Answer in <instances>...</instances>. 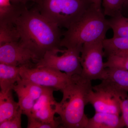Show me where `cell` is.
I'll return each instance as SVG.
<instances>
[{
  "instance_id": "cell-1",
  "label": "cell",
  "mask_w": 128,
  "mask_h": 128,
  "mask_svg": "<svg viewBox=\"0 0 128 128\" xmlns=\"http://www.w3.org/2000/svg\"><path fill=\"white\" fill-rule=\"evenodd\" d=\"M12 4L0 17V44L16 42L41 58L46 52L60 48L63 36L60 27L43 16L38 8L28 9L26 3Z\"/></svg>"
},
{
  "instance_id": "cell-2",
  "label": "cell",
  "mask_w": 128,
  "mask_h": 128,
  "mask_svg": "<svg viewBox=\"0 0 128 128\" xmlns=\"http://www.w3.org/2000/svg\"><path fill=\"white\" fill-rule=\"evenodd\" d=\"M92 89L91 81L81 75L73 76L62 92L63 98L58 102L56 114L64 128H86L89 118L85 113Z\"/></svg>"
},
{
  "instance_id": "cell-3",
  "label": "cell",
  "mask_w": 128,
  "mask_h": 128,
  "mask_svg": "<svg viewBox=\"0 0 128 128\" xmlns=\"http://www.w3.org/2000/svg\"><path fill=\"white\" fill-rule=\"evenodd\" d=\"M105 16L102 9L91 5L79 20L63 34L60 47L82 48L85 44L105 39L110 28Z\"/></svg>"
},
{
  "instance_id": "cell-4",
  "label": "cell",
  "mask_w": 128,
  "mask_h": 128,
  "mask_svg": "<svg viewBox=\"0 0 128 128\" xmlns=\"http://www.w3.org/2000/svg\"><path fill=\"white\" fill-rule=\"evenodd\" d=\"M41 14L59 27L68 29L91 6L86 0H39Z\"/></svg>"
},
{
  "instance_id": "cell-5",
  "label": "cell",
  "mask_w": 128,
  "mask_h": 128,
  "mask_svg": "<svg viewBox=\"0 0 128 128\" xmlns=\"http://www.w3.org/2000/svg\"><path fill=\"white\" fill-rule=\"evenodd\" d=\"M81 49L77 48H66L62 50L61 54H60V48L49 50L37 60L34 66L52 68L70 76L81 75L82 70L80 60Z\"/></svg>"
},
{
  "instance_id": "cell-6",
  "label": "cell",
  "mask_w": 128,
  "mask_h": 128,
  "mask_svg": "<svg viewBox=\"0 0 128 128\" xmlns=\"http://www.w3.org/2000/svg\"><path fill=\"white\" fill-rule=\"evenodd\" d=\"M100 40L82 45L80 53L82 70L81 75L88 80H102L106 75L103 58L104 56L103 41Z\"/></svg>"
},
{
  "instance_id": "cell-7",
  "label": "cell",
  "mask_w": 128,
  "mask_h": 128,
  "mask_svg": "<svg viewBox=\"0 0 128 128\" xmlns=\"http://www.w3.org/2000/svg\"><path fill=\"white\" fill-rule=\"evenodd\" d=\"M21 78L45 87L61 92L68 84L72 76L62 72L46 67L20 66Z\"/></svg>"
},
{
  "instance_id": "cell-8",
  "label": "cell",
  "mask_w": 128,
  "mask_h": 128,
  "mask_svg": "<svg viewBox=\"0 0 128 128\" xmlns=\"http://www.w3.org/2000/svg\"><path fill=\"white\" fill-rule=\"evenodd\" d=\"M54 90L51 88H45L43 93L36 101L32 111L26 116L28 118L50 124L56 128L61 126L59 119L57 120L54 119V114L56 113L58 105V102L54 97Z\"/></svg>"
},
{
  "instance_id": "cell-9",
  "label": "cell",
  "mask_w": 128,
  "mask_h": 128,
  "mask_svg": "<svg viewBox=\"0 0 128 128\" xmlns=\"http://www.w3.org/2000/svg\"><path fill=\"white\" fill-rule=\"evenodd\" d=\"M38 60L31 50L18 43L0 44V63L16 66H33Z\"/></svg>"
},
{
  "instance_id": "cell-10",
  "label": "cell",
  "mask_w": 128,
  "mask_h": 128,
  "mask_svg": "<svg viewBox=\"0 0 128 128\" xmlns=\"http://www.w3.org/2000/svg\"><path fill=\"white\" fill-rule=\"evenodd\" d=\"M89 102L93 106L96 112L119 115L121 114L118 98L102 82L92 86L89 95Z\"/></svg>"
},
{
  "instance_id": "cell-11",
  "label": "cell",
  "mask_w": 128,
  "mask_h": 128,
  "mask_svg": "<svg viewBox=\"0 0 128 128\" xmlns=\"http://www.w3.org/2000/svg\"><path fill=\"white\" fill-rule=\"evenodd\" d=\"M125 127L121 116L96 112L93 117L89 118L86 128H122Z\"/></svg>"
},
{
  "instance_id": "cell-12",
  "label": "cell",
  "mask_w": 128,
  "mask_h": 128,
  "mask_svg": "<svg viewBox=\"0 0 128 128\" xmlns=\"http://www.w3.org/2000/svg\"><path fill=\"white\" fill-rule=\"evenodd\" d=\"M21 79L20 66L0 63V86L1 91L13 90L14 86Z\"/></svg>"
},
{
  "instance_id": "cell-13",
  "label": "cell",
  "mask_w": 128,
  "mask_h": 128,
  "mask_svg": "<svg viewBox=\"0 0 128 128\" xmlns=\"http://www.w3.org/2000/svg\"><path fill=\"white\" fill-rule=\"evenodd\" d=\"M12 90L0 92V123L16 115L21 108L14 100Z\"/></svg>"
},
{
  "instance_id": "cell-14",
  "label": "cell",
  "mask_w": 128,
  "mask_h": 128,
  "mask_svg": "<svg viewBox=\"0 0 128 128\" xmlns=\"http://www.w3.org/2000/svg\"><path fill=\"white\" fill-rule=\"evenodd\" d=\"M106 86L114 94L119 101L121 112V117L125 127L128 128V92L105 80L104 82Z\"/></svg>"
},
{
  "instance_id": "cell-15",
  "label": "cell",
  "mask_w": 128,
  "mask_h": 128,
  "mask_svg": "<svg viewBox=\"0 0 128 128\" xmlns=\"http://www.w3.org/2000/svg\"><path fill=\"white\" fill-rule=\"evenodd\" d=\"M104 56L128 53V38L113 37L103 41Z\"/></svg>"
},
{
  "instance_id": "cell-16",
  "label": "cell",
  "mask_w": 128,
  "mask_h": 128,
  "mask_svg": "<svg viewBox=\"0 0 128 128\" xmlns=\"http://www.w3.org/2000/svg\"><path fill=\"white\" fill-rule=\"evenodd\" d=\"M118 87L128 92V70L106 68L105 78Z\"/></svg>"
},
{
  "instance_id": "cell-17",
  "label": "cell",
  "mask_w": 128,
  "mask_h": 128,
  "mask_svg": "<svg viewBox=\"0 0 128 128\" xmlns=\"http://www.w3.org/2000/svg\"><path fill=\"white\" fill-rule=\"evenodd\" d=\"M108 21L113 32V37L128 38V18L124 16L121 13Z\"/></svg>"
},
{
  "instance_id": "cell-18",
  "label": "cell",
  "mask_w": 128,
  "mask_h": 128,
  "mask_svg": "<svg viewBox=\"0 0 128 128\" xmlns=\"http://www.w3.org/2000/svg\"><path fill=\"white\" fill-rule=\"evenodd\" d=\"M13 90L18 97V102L22 110V114L27 116L32 111L36 101L18 83L14 86Z\"/></svg>"
},
{
  "instance_id": "cell-19",
  "label": "cell",
  "mask_w": 128,
  "mask_h": 128,
  "mask_svg": "<svg viewBox=\"0 0 128 128\" xmlns=\"http://www.w3.org/2000/svg\"><path fill=\"white\" fill-rule=\"evenodd\" d=\"M104 62L105 68H114L128 70V53H120L108 56Z\"/></svg>"
},
{
  "instance_id": "cell-20",
  "label": "cell",
  "mask_w": 128,
  "mask_h": 128,
  "mask_svg": "<svg viewBox=\"0 0 128 128\" xmlns=\"http://www.w3.org/2000/svg\"><path fill=\"white\" fill-rule=\"evenodd\" d=\"M17 83L20 85L35 101L41 96L46 88L22 78Z\"/></svg>"
},
{
  "instance_id": "cell-21",
  "label": "cell",
  "mask_w": 128,
  "mask_h": 128,
  "mask_svg": "<svg viewBox=\"0 0 128 128\" xmlns=\"http://www.w3.org/2000/svg\"><path fill=\"white\" fill-rule=\"evenodd\" d=\"M124 0H102L104 13L112 17L121 14Z\"/></svg>"
},
{
  "instance_id": "cell-22",
  "label": "cell",
  "mask_w": 128,
  "mask_h": 128,
  "mask_svg": "<svg viewBox=\"0 0 128 128\" xmlns=\"http://www.w3.org/2000/svg\"><path fill=\"white\" fill-rule=\"evenodd\" d=\"M22 110H20L14 117L0 123V128H22Z\"/></svg>"
},
{
  "instance_id": "cell-23",
  "label": "cell",
  "mask_w": 128,
  "mask_h": 128,
  "mask_svg": "<svg viewBox=\"0 0 128 128\" xmlns=\"http://www.w3.org/2000/svg\"><path fill=\"white\" fill-rule=\"evenodd\" d=\"M28 128H55L54 125L36 121L32 118H28Z\"/></svg>"
},
{
  "instance_id": "cell-24",
  "label": "cell",
  "mask_w": 128,
  "mask_h": 128,
  "mask_svg": "<svg viewBox=\"0 0 128 128\" xmlns=\"http://www.w3.org/2000/svg\"><path fill=\"white\" fill-rule=\"evenodd\" d=\"M12 6L11 0H0V17L8 13Z\"/></svg>"
},
{
  "instance_id": "cell-25",
  "label": "cell",
  "mask_w": 128,
  "mask_h": 128,
  "mask_svg": "<svg viewBox=\"0 0 128 128\" xmlns=\"http://www.w3.org/2000/svg\"><path fill=\"white\" fill-rule=\"evenodd\" d=\"M91 5H93L98 9H102V0H86Z\"/></svg>"
},
{
  "instance_id": "cell-26",
  "label": "cell",
  "mask_w": 128,
  "mask_h": 128,
  "mask_svg": "<svg viewBox=\"0 0 128 128\" xmlns=\"http://www.w3.org/2000/svg\"><path fill=\"white\" fill-rule=\"evenodd\" d=\"M27 0H11L12 3L16 4L21 3H26Z\"/></svg>"
},
{
  "instance_id": "cell-27",
  "label": "cell",
  "mask_w": 128,
  "mask_h": 128,
  "mask_svg": "<svg viewBox=\"0 0 128 128\" xmlns=\"http://www.w3.org/2000/svg\"><path fill=\"white\" fill-rule=\"evenodd\" d=\"M124 6H128V0H124Z\"/></svg>"
},
{
  "instance_id": "cell-28",
  "label": "cell",
  "mask_w": 128,
  "mask_h": 128,
  "mask_svg": "<svg viewBox=\"0 0 128 128\" xmlns=\"http://www.w3.org/2000/svg\"><path fill=\"white\" fill-rule=\"evenodd\" d=\"M35 1L37 3H38V1H39V0H35Z\"/></svg>"
}]
</instances>
